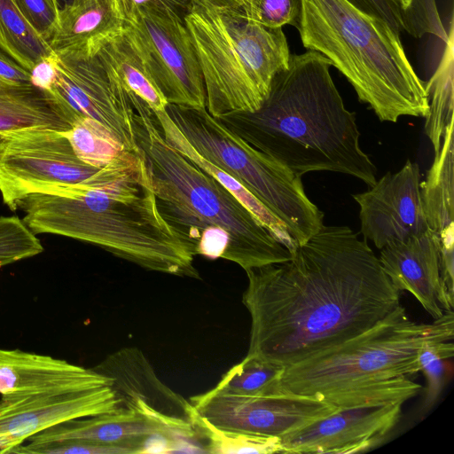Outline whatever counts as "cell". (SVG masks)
Segmentation results:
<instances>
[{"mask_svg": "<svg viewBox=\"0 0 454 454\" xmlns=\"http://www.w3.org/2000/svg\"><path fill=\"white\" fill-rule=\"evenodd\" d=\"M97 56L107 74L130 96L143 100L152 111H165L168 105L150 74L126 29L100 45Z\"/></svg>", "mask_w": 454, "mask_h": 454, "instance_id": "603a6c76", "label": "cell"}, {"mask_svg": "<svg viewBox=\"0 0 454 454\" xmlns=\"http://www.w3.org/2000/svg\"><path fill=\"white\" fill-rule=\"evenodd\" d=\"M127 29L168 104L206 107L203 74L184 18L134 8Z\"/></svg>", "mask_w": 454, "mask_h": 454, "instance_id": "30bf717a", "label": "cell"}, {"mask_svg": "<svg viewBox=\"0 0 454 454\" xmlns=\"http://www.w3.org/2000/svg\"><path fill=\"white\" fill-rule=\"evenodd\" d=\"M154 434L169 437L160 427L134 410L121 406L113 412L74 419L55 425L32 435L27 442H83L122 446L131 453H141L145 441Z\"/></svg>", "mask_w": 454, "mask_h": 454, "instance_id": "d6986e66", "label": "cell"}, {"mask_svg": "<svg viewBox=\"0 0 454 454\" xmlns=\"http://www.w3.org/2000/svg\"><path fill=\"white\" fill-rule=\"evenodd\" d=\"M302 0H248L246 15L270 27H299Z\"/></svg>", "mask_w": 454, "mask_h": 454, "instance_id": "d6a6232c", "label": "cell"}, {"mask_svg": "<svg viewBox=\"0 0 454 454\" xmlns=\"http://www.w3.org/2000/svg\"><path fill=\"white\" fill-rule=\"evenodd\" d=\"M190 403L200 416L218 427L278 437L309 426L339 409L295 394L246 396L220 392L214 387L192 396Z\"/></svg>", "mask_w": 454, "mask_h": 454, "instance_id": "7c38bea8", "label": "cell"}, {"mask_svg": "<svg viewBox=\"0 0 454 454\" xmlns=\"http://www.w3.org/2000/svg\"><path fill=\"white\" fill-rule=\"evenodd\" d=\"M43 252L41 241L23 220L0 216V268Z\"/></svg>", "mask_w": 454, "mask_h": 454, "instance_id": "1f68e13d", "label": "cell"}, {"mask_svg": "<svg viewBox=\"0 0 454 454\" xmlns=\"http://www.w3.org/2000/svg\"><path fill=\"white\" fill-rule=\"evenodd\" d=\"M453 338V310L432 323H417L398 304L364 332L284 367L278 390L339 409L403 404L422 390L409 378L419 372L422 345Z\"/></svg>", "mask_w": 454, "mask_h": 454, "instance_id": "5b68a950", "label": "cell"}, {"mask_svg": "<svg viewBox=\"0 0 454 454\" xmlns=\"http://www.w3.org/2000/svg\"><path fill=\"white\" fill-rule=\"evenodd\" d=\"M82 0H52L56 8L59 11Z\"/></svg>", "mask_w": 454, "mask_h": 454, "instance_id": "f35d334b", "label": "cell"}, {"mask_svg": "<svg viewBox=\"0 0 454 454\" xmlns=\"http://www.w3.org/2000/svg\"><path fill=\"white\" fill-rule=\"evenodd\" d=\"M0 76L12 82H30V72L2 51H0Z\"/></svg>", "mask_w": 454, "mask_h": 454, "instance_id": "8d00e7d4", "label": "cell"}, {"mask_svg": "<svg viewBox=\"0 0 454 454\" xmlns=\"http://www.w3.org/2000/svg\"><path fill=\"white\" fill-rule=\"evenodd\" d=\"M453 121L447 127L441 148L420 183L421 198L428 227L436 235L440 247L442 274L454 276V145Z\"/></svg>", "mask_w": 454, "mask_h": 454, "instance_id": "44dd1931", "label": "cell"}, {"mask_svg": "<svg viewBox=\"0 0 454 454\" xmlns=\"http://www.w3.org/2000/svg\"><path fill=\"white\" fill-rule=\"evenodd\" d=\"M297 30L302 44L327 58L381 121L427 117L426 83L407 59L400 36L345 0H302Z\"/></svg>", "mask_w": 454, "mask_h": 454, "instance_id": "8992f818", "label": "cell"}, {"mask_svg": "<svg viewBox=\"0 0 454 454\" xmlns=\"http://www.w3.org/2000/svg\"><path fill=\"white\" fill-rule=\"evenodd\" d=\"M380 262L398 291L411 294L434 319L453 310L441 275L440 247L430 229L380 249Z\"/></svg>", "mask_w": 454, "mask_h": 454, "instance_id": "2e32d148", "label": "cell"}, {"mask_svg": "<svg viewBox=\"0 0 454 454\" xmlns=\"http://www.w3.org/2000/svg\"><path fill=\"white\" fill-rule=\"evenodd\" d=\"M288 261L246 270L247 356L286 367L372 327L400 291L379 258L345 225H323Z\"/></svg>", "mask_w": 454, "mask_h": 454, "instance_id": "6da1fadb", "label": "cell"}, {"mask_svg": "<svg viewBox=\"0 0 454 454\" xmlns=\"http://www.w3.org/2000/svg\"><path fill=\"white\" fill-rule=\"evenodd\" d=\"M360 12L386 23L397 35L406 32L414 37L433 34L446 41L435 0H345Z\"/></svg>", "mask_w": 454, "mask_h": 454, "instance_id": "d4e9b609", "label": "cell"}, {"mask_svg": "<svg viewBox=\"0 0 454 454\" xmlns=\"http://www.w3.org/2000/svg\"><path fill=\"white\" fill-rule=\"evenodd\" d=\"M56 53L58 74L51 91L79 115L107 128L126 150L137 151L136 112L128 94L107 74L97 52L78 50Z\"/></svg>", "mask_w": 454, "mask_h": 454, "instance_id": "8fae6325", "label": "cell"}, {"mask_svg": "<svg viewBox=\"0 0 454 454\" xmlns=\"http://www.w3.org/2000/svg\"><path fill=\"white\" fill-rule=\"evenodd\" d=\"M454 355L452 340L429 341L420 348L418 354L419 372L427 379L426 395L422 411L427 412L436 403L451 372L450 359Z\"/></svg>", "mask_w": 454, "mask_h": 454, "instance_id": "4dcf8cb0", "label": "cell"}, {"mask_svg": "<svg viewBox=\"0 0 454 454\" xmlns=\"http://www.w3.org/2000/svg\"><path fill=\"white\" fill-rule=\"evenodd\" d=\"M122 0H82L59 11L48 43L54 52H97L106 41L126 29Z\"/></svg>", "mask_w": 454, "mask_h": 454, "instance_id": "ffe728a7", "label": "cell"}, {"mask_svg": "<svg viewBox=\"0 0 454 454\" xmlns=\"http://www.w3.org/2000/svg\"><path fill=\"white\" fill-rule=\"evenodd\" d=\"M59 57L52 51L40 59L30 71V82L43 90L51 91L57 78Z\"/></svg>", "mask_w": 454, "mask_h": 454, "instance_id": "d590c367", "label": "cell"}, {"mask_svg": "<svg viewBox=\"0 0 454 454\" xmlns=\"http://www.w3.org/2000/svg\"><path fill=\"white\" fill-rule=\"evenodd\" d=\"M2 138H3V135H2V132H0V143L2 141Z\"/></svg>", "mask_w": 454, "mask_h": 454, "instance_id": "ab89813d", "label": "cell"}, {"mask_svg": "<svg viewBox=\"0 0 454 454\" xmlns=\"http://www.w3.org/2000/svg\"><path fill=\"white\" fill-rule=\"evenodd\" d=\"M0 50L29 72L53 51L12 0H0Z\"/></svg>", "mask_w": 454, "mask_h": 454, "instance_id": "4316f807", "label": "cell"}, {"mask_svg": "<svg viewBox=\"0 0 454 454\" xmlns=\"http://www.w3.org/2000/svg\"><path fill=\"white\" fill-rule=\"evenodd\" d=\"M184 22L202 71L208 113L219 117L259 109L273 77L289 65L282 27L263 26L241 9L194 4Z\"/></svg>", "mask_w": 454, "mask_h": 454, "instance_id": "52a82bcc", "label": "cell"}, {"mask_svg": "<svg viewBox=\"0 0 454 454\" xmlns=\"http://www.w3.org/2000/svg\"><path fill=\"white\" fill-rule=\"evenodd\" d=\"M166 111L196 152L240 183L286 227L293 248L318 231L323 212L300 176L245 141L207 107L168 105Z\"/></svg>", "mask_w": 454, "mask_h": 454, "instance_id": "ba28073f", "label": "cell"}, {"mask_svg": "<svg viewBox=\"0 0 454 454\" xmlns=\"http://www.w3.org/2000/svg\"><path fill=\"white\" fill-rule=\"evenodd\" d=\"M113 379L66 360L20 349L0 348V395L88 389Z\"/></svg>", "mask_w": 454, "mask_h": 454, "instance_id": "e0dca14e", "label": "cell"}, {"mask_svg": "<svg viewBox=\"0 0 454 454\" xmlns=\"http://www.w3.org/2000/svg\"><path fill=\"white\" fill-rule=\"evenodd\" d=\"M402 403L338 409L280 437V453L349 454L368 451L396 426Z\"/></svg>", "mask_w": 454, "mask_h": 454, "instance_id": "9a60e30c", "label": "cell"}, {"mask_svg": "<svg viewBox=\"0 0 454 454\" xmlns=\"http://www.w3.org/2000/svg\"><path fill=\"white\" fill-rule=\"evenodd\" d=\"M62 134L67 137L81 160L98 168L126 150L107 128L90 117H81L69 130Z\"/></svg>", "mask_w": 454, "mask_h": 454, "instance_id": "f546056e", "label": "cell"}, {"mask_svg": "<svg viewBox=\"0 0 454 454\" xmlns=\"http://www.w3.org/2000/svg\"><path fill=\"white\" fill-rule=\"evenodd\" d=\"M81 117L53 92L0 76V132L33 128L63 132Z\"/></svg>", "mask_w": 454, "mask_h": 454, "instance_id": "7402d4cb", "label": "cell"}, {"mask_svg": "<svg viewBox=\"0 0 454 454\" xmlns=\"http://www.w3.org/2000/svg\"><path fill=\"white\" fill-rule=\"evenodd\" d=\"M284 367L252 356H246L229 369L215 389L238 395L267 396L281 394L278 381Z\"/></svg>", "mask_w": 454, "mask_h": 454, "instance_id": "83f0119b", "label": "cell"}, {"mask_svg": "<svg viewBox=\"0 0 454 454\" xmlns=\"http://www.w3.org/2000/svg\"><path fill=\"white\" fill-rule=\"evenodd\" d=\"M190 419L200 437L207 441L206 450L210 453L238 454L280 453V437L243 433L218 427L200 416L192 407Z\"/></svg>", "mask_w": 454, "mask_h": 454, "instance_id": "f1b7e54d", "label": "cell"}, {"mask_svg": "<svg viewBox=\"0 0 454 454\" xmlns=\"http://www.w3.org/2000/svg\"><path fill=\"white\" fill-rule=\"evenodd\" d=\"M420 169L407 160L363 192L353 194L359 206L361 232L380 250L429 230L420 192Z\"/></svg>", "mask_w": 454, "mask_h": 454, "instance_id": "5bb4252c", "label": "cell"}, {"mask_svg": "<svg viewBox=\"0 0 454 454\" xmlns=\"http://www.w3.org/2000/svg\"><path fill=\"white\" fill-rule=\"evenodd\" d=\"M12 1L35 31L45 41H48L54 29L59 13L52 0Z\"/></svg>", "mask_w": 454, "mask_h": 454, "instance_id": "836d02e7", "label": "cell"}, {"mask_svg": "<svg viewBox=\"0 0 454 454\" xmlns=\"http://www.w3.org/2000/svg\"><path fill=\"white\" fill-rule=\"evenodd\" d=\"M155 122L164 139L201 169L214 176L233 193L290 250L293 246L283 223L254 197L240 183L200 155L176 126L167 111H153Z\"/></svg>", "mask_w": 454, "mask_h": 454, "instance_id": "cb8c5ba5", "label": "cell"}, {"mask_svg": "<svg viewBox=\"0 0 454 454\" xmlns=\"http://www.w3.org/2000/svg\"><path fill=\"white\" fill-rule=\"evenodd\" d=\"M445 48L434 74L426 83L429 112L426 117L425 132L432 143L434 154L442 145L444 132L453 121V19L450 22Z\"/></svg>", "mask_w": 454, "mask_h": 454, "instance_id": "484cf974", "label": "cell"}, {"mask_svg": "<svg viewBox=\"0 0 454 454\" xmlns=\"http://www.w3.org/2000/svg\"><path fill=\"white\" fill-rule=\"evenodd\" d=\"M2 135L0 192L12 211L30 194L79 185L100 169L81 160L60 131L33 128Z\"/></svg>", "mask_w": 454, "mask_h": 454, "instance_id": "9c48e42d", "label": "cell"}, {"mask_svg": "<svg viewBox=\"0 0 454 454\" xmlns=\"http://www.w3.org/2000/svg\"><path fill=\"white\" fill-rule=\"evenodd\" d=\"M122 2L127 13L134 8H147L184 19L192 4L191 0H122Z\"/></svg>", "mask_w": 454, "mask_h": 454, "instance_id": "e575fe53", "label": "cell"}, {"mask_svg": "<svg viewBox=\"0 0 454 454\" xmlns=\"http://www.w3.org/2000/svg\"><path fill=\"white\" fill-rule=\"evenodd\" d=\"M130 101L137 145L160 212L195 255L230 261L245 271L291 258L289 247L231 192L164 139L143 100Z\"/></svg>", "mask_w": 454, "mask_h": 454, "instance_id": "277c9868", "label": "cell"}, {"mask_svg": "<svg viewBox=\"0 0 454 454\" xmlns=\"http://www.w3.org/2000/svg\"><path fill=\"white\" fill-rule=\"evenodd\" d=\"M18 208L35 235L72 238L148 270L200 278L192 245L160 212L138 149L124 150L79 185L30 194Z\"/></svg>", "mask_w": 454, "mask_h": 454, "instance_id": "7a4b0ae2", "label": "cell"}, {"mask_svg": "<svg viewBox=\"0 0 454 454\" xmlns=\"http://www.w3.org/2000/svg\"><path fill=\"white\" fill-rule=\"evenodd\" d=\"M93 369L113 379V387L122 405L139 403L164 415L190 419V401L160 380L139 349L121 348Z\"/></svg>", "mask_w": 454, "mask_h": 454, "instance_id": "ac0fdd59", "label": "cell"}, {"mask_svg": "<svg viewBox=\"0 0 454 454\" xmlns=\"http://www.w3.org/2000/svg\"><path fill=\"white\" fill-rule=\"evenodd\" d=\"M122 400L112 385L12 394L0 398V453H9L32 435L62 422L113 412Z\"/></svg>", "mask_w": 454, "mask_h": 454, "instance_id": "4fadbf2b", "label": "cell"}, {"mask_svg": "<svg viewBox=\"0 0 454 454\" xmlns=\"http://www.w3.org/2000/svg\"><path fill=\"white\" fill-rule=\"evenodd\" d=\"M331 67L316 51L291 55L259 109L216 118L297 176L331 171L372 186L377 168L360 146L356 114L345 107Z\"/></svg>", "mask_w": 454, "mask_h": 454, "instance_id": "3957f363", "label": "cell"}, {"mask_svg": "<svg viewBox=\"0 0 454 454\" xmlns=\"http://www.w3.org/2000/svg\"><path fill=\"white\" fill-rule=\"evenodd\" d=\"M192 4L200 7H232L246 11L248 0H191Z\"/></svg>", "mask_w": 454, "mask_h": 454, "instance_id": "74e56055", "label": "cell"}]
</instances>
